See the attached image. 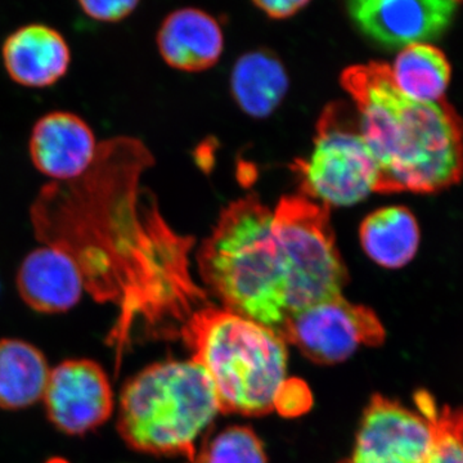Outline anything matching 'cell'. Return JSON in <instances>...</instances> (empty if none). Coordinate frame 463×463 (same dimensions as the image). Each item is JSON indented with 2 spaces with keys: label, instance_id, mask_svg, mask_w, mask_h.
I'll use <instances>...</instances> for the list:
<instances>
[{
  "label": "cell",
  "instance_id": "cell-4",
  "mask_svg": "<svg viewBox=\"0 0 463 463\" xmlns=\"http://www.w3.org/2000/svg\"><path fill=\"white\" fill-rule=\"evenodd\" d=\"M218 413L214 385L199 364L192 359L160 362L125 383L118 431L137 452L184 457L191 463L197 439Z\"/></svg>",
  "mask_w": 463,
  "mask_h": 463
},
{
  "label": "cell",
  "instance_id": "cell-5",
  "mask_svg": "<svg viewBox=\"0 0 463 463\" xmlns=\"http://www.w3.org/2000/svg\"><path fill=\"white\" fill-rule=\"evenodd\" d=\"M303 196L331 206H353L376 191L379 167L362 136L359 120L340 103L325 109L315 147L291 165Z\"/></svg>",
  "mask_w": 463,
  "mask_h": 463
},
{
  "label": "cell",
  "instance_id": "cell-16",
  "mask_svg": "<svg viewBox=\"0 0 463 463\" xmlns=\"http://www.w3.org/2000/svg\"><path fill=\"white\" fill-rule=\"evenodd\" d=\"M50 367L33 344L18 339L0 340V408L24 410L44 395Z\"/></svg>",
  "mask_w": 463,
  "mask_h": 463
},
{
  "label": "cell",
  "instance_id": "cell-1",
  "mask_svg": "<svg viewBox=\"0 0 463 463\" xmlns=\"http://www.w3.org/2000/svg\"><path fill=\"white\" fill-rule=\"evenodd\" d=\"M341 85L377 167L376 194H437L463 178V121L447 103L402 93L388 63L349 67Z\"/></svg>",
  "mask_w": 463,
  "mask_h": 463
},
{
  "label": "cell",
  "instance_id": "cell-15",
  "mask_svg": "<svg viewBox=\"0 0 463 463\" xmlns=\"http://www.w3.org/2000/svg\"><path fill=\"white\" fill-rule=\"evenodd\" d=\"M359 237L371 260L386 269H399L416 257L421 233L407 207L390 206L368 215L362 222Z\"/></svg>",
  "mask_w": 463,
  "mask_h": 463
},
{
  "label": "cell",
  "instance_id": "cell-8",
  "mask_svg": "<svg viewBox=\"0 0 463 463\" xmlns=\"http://www.w3.org/2000/svg\"><path fill=\"white\" fill-rule=\"evenodd\" d=\"M435 413L425 416L373 395L362 414L352 453L340 463H425L434 446Z\"/></svg>",
  "mask_w": 463,
  "mask_h": 463
},
{
  "label": "cell",
  "instance_id": "cell-23",
  "mask_svg": "<svg viewBox=\"0 0 463 463\" xmlns=\"http://www.w3.org/2000/svg\"><path fill=\"white\" fill-rule=\"evenodd\" d=\"M47 463H69V462L63 461V459H61V458H53V459H51V461H48Z\"/></svg>",
  "mask_w": 463,
  "mask_h": 463
},
{
  "label": "cell",
  "instance_id": "cell-22",
  "mask_svg": "<svg viewBox=\"0 0 463 463\" xmlns=\"http://www.w3.org/2000/svg\"><path fill=\"white\" fill-rule=\"evenodd\" d=\"M254 5L272 20H286L307 7L309 3L307 0H263L255 2Z\"/></svg>",
  "mask_w": 463,
  "mask_h": 463
},
{
  "label": "cell",
  "instance_id": "cell-18",
  "mask_svg": "<svg viewBox=\"0 0 463 463\" xmlns=\"http://www.w3.org/2000/svg\"><path fill=\"white\" fill-rule=\"evenodd\" d=\"M390 70L402 93L429 103L444 100L452 74L444 52L426 43L402 50Z\"/></svg>",
  "mask_w": 463,
  "mask_h": 463
},
{
  "label": "cell",
  "instance_id": "cell-3",
  "mask_svg": "<svg viewBox=\"0 0 463 463\" xmlns=\"http://www.w3.org/2000/svg\"><path fill=\"white\" fill-rule=\"evenodd\" d=\"M178 336L214 385L222 413L263 416L277 411L294 380L288 346L276 332L207 301Z\"/></svg>",
  "mask_w": 463,
  "mask_h": 463
},
{
  "label": "cell",
  "instance_id": "cell-7",
  "mask_svg": "<svg viewBox=\"0 0 463 463\" xmlns=\"http://www.w3.org/2000/svg\"><path fill=\"white\" fill-rule=\"evenodd\" d=\"M279 336L310 361L335 364L346 361L361 347L381 345L386 332L371 307L352 303L343 295L292 316Z\"/></svg>",
  "mask_w": 463,
  "mask_h": 463
},
{
  "label": "cell",
  "instance_id": "cell-10",
  "mask_svg": "<svg viewBox=\"0 0 463 463\" xmlns=\"http://www.w3.org/2000/svg\"><path fill=\"white\" fill-rule=\"evenodd\" d=\"M458 5L453 0H355L347 3V14L371 41L404 50L439 38Z\"/></svg>",
  "mask_w": 463,
  "mask_h": 463
},
{
  "label": "cell",
  "instance_id": "cell-21",
  "mask_svg": "<svg viewBox=\"0 0 463 463\" xmlns=\"http://www.w3.org/2000/svg\"><path fill=\"white\" fill-rule=\"evenodd\" d=\"M139 3L137 0H123V2H87L81 0L79 5L84 14L97 21L105 23H118L133 14Z\"/></svg>",
  "mask_w": 463,
  "mask_h": 463
},
{
  "label": "cell",
  "instance_id": "cell-13",
  "mask_svg": "<svg viewBox=\"0 0 463 463\" xmlns=\"http://www.w3.org/2000/svg\"><path fill=\"white\" fill-rule=\"evenodd\" d=\"M2 54L12 80L32 88L57 83L71 62L65 38L56 29L41 24L26 25L11 33Z\"/></svg>",
  "mask_w": 463,
  "mask_h": 463
},
{
  "label": "cell",
  "instance_id": "cell-19",
  "mask_svg": "<svg viewBox=\"0 0 463 463\" xmlns=\"http://www.w3.org/2000/svg\"><path fill=\"white\" fill-rule=\"evenodd\" d=\"M191 463H268V457L251 428L231 426L197 449Z\"/></svg>",
  "mask_w": 463,
  "mask_h": 463
},
{
  "label": "cell",
  "instance_id": "cell-20",
  "mask_svg": "<svg viewBox=\"0 0 463 463\" xmlns=\"http://www.w3.org/2000/svg\"><path fill=\"white\" fill-rule=\"evenodd\" d=\"M434 428V446L425 463H463V410H438Z\"/></svg>",
  "mask_w": 463,
  "mask_h": 463
},
{
  "label": "cell",
  "instance_id": "cell-2",
  "mask_svg": "<svg viewBox=\"0 0 463 463\" xmlns=\"http://www.w3.org/2000/svg\"><path fill=\"white\" fill-rule=\"evenodd\" d=\"M203 282L222 307L279 335L294 316L288 261L274 214L255 194L230 203L197 254Z\"/></svg>",
  "mask_w": 463,
  "mask_h": 463
},
{
  "label": "cell",
  "instance_id": "cell-11",
  "mask_svg": "<svg viewBox=\"0 0 463 463\" xmlns=\"http://www.w3.org/2000/svg\"><path fill=\"white\" fill-rule=\"evenodd\" d=\"M93 130L71 112L43 116L33 127L30 156L39 172L58 181H75L90 170L97 156Z\"/></svg>",
  "mask_w": 463,
  "mask_h": 463
},
{
  "label": "cell",
  "instance_id": "cell-14",
  "mask_svg": "<svg viewBox=\"0 0 463 463\" xmlns=\"http://www.w3.org/2000/svg\"><path fill=\"white\" fill-rule=\"evenodd\" d=\"M157 45L167 65L199 72L218 62L224 38L214 17L200 9L184 8L165 18L158 30Z\"/></svg>",
  "mask_w": 463,
  "mask_h": 463
},
{
  "label": "cell",
  "instance_id": "cell-9",
  "mask_svg": "<svg viewBox=\"0 0 463 463\" xmlns=\"http://www.w3.org/2000/svg\"><path fill=\"white\" fill-rule=\"evenodd\" d=\"M43 399L50 421L72 437L96 430L115 408L108 373L90 359H69L54 367Z\"/></svg>",
  "mask_w": 463,
  "mask_h": 463
},
{
  "label": "cell",
  "instance_id": "cell-6",
  "mask_svg": "<svg viewBox=\"0 0 463 463\" xmlns=\"http://www.w3.org/2000/svg\"><path fill=\"white\" fill-rule=\"evenodd\" d=\"M274 232L288 261L294 316L343 297L347 272L332 230L330 207L288 196L273 212Z\"/></svg>",
  "mask_w": 463,
  "mask_h": 463
},
{
  "label": "cell",
  "instance_id": "cell-12",
  "mask_svg": "<svg viewBox=\"0 0 463 463\" xmlns=\"http://www.w3.org/2000/svg\"><path fill=\"white\" fill-rule=\"evenodd\" d=\"M84 288L83 274L74 259L56 246L33 250L17 273L21 298L44 315H57L74 307Z\"/></svg>",
  "mask_w": 463,
  "mask_h": 463
},
{
  "label": "cell",
  "instance_id": "cell-17",
  "mask_svg": "<svg viewBox=\"0 0 463 463\" xmlns=\"http://www.w3.org/2000/svg\"><path fill=\"white\" fill-rule=\"evenodd\" d=\"M232 93L243 112L265 118L279 108L288 90V78L279 58L267 52H250L232 71Z\"/></svg>",
  "mask_w": 463,
  "mask_h": 463
}]
</instances>
